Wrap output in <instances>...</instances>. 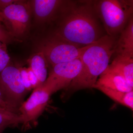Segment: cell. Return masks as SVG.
<instances>
[{
    "instance_id": "16",
    "label": "cell",
    "mask_w": 133,
    "mask_h": 133,
    "mask_svg": "<svg viewBox=\"0 0 133 133\" xmlns=\"http://www.w3.org/2000/svg\"><path fill=\"white\" fill-rule=\"evenodd\" d=\"M7 49V45L5 44L0 48V73L8 65L10 61Z\"/></svg>"
},
{
    "instance_id": "6",
    "label": "cell",
    "mask_w": 133,
    "mask_h": 133,
    "mask_svg": "<svg viewBox=\"0 0 133 133\" xmlns=\"http://www.w3.org/2000/svg\"><path fill=\"white\" fill-rule=\"evenodd\" d=\"M0 91L9 104L19 109L28 91L22 81L19 68L9 64L0 73Z\"/></svg>"
},
{
    "instance_id": "24",
    "label": "cell",
    "mask_w": 133,
    "mask_h": 133,
    "mask_svg": "<svg viewBox=\"0 0 133 133\" xmlns=\"http://www.w3.org/2000/svg\"><path fill=\"white\" fill-rule=\"evenodd\" d=\"M3 43H2L1 42H0V48H1V47L2 46V45H3Z\"/></svg>"
},
{
    "instance_id": "15",
    "label": "cell",
    "mask_w": 133,
    "mask_h": 133,
    "mask_svg": "<svg viewBox=\"0 0 133 133\" xmlns=\"http://www.w3.org/2000/svg\"><path fill=\"white\" fill-rule=\"evenodd\" d=\"M20 124H22V120L19 115L10 112H0V127L5 129Z\"/></svg>"
},
{
    "instance_id": "21",
    "label": "cell",
    "mask_w": 133,
    "mask_h": 133,
    "mask_svg": "<svg viewBox=\"0 0 133 133\" xmlns=\"http://www.w3.org/2000/svg\"><path fill=\"white\" fill-rule=\"evenodd\" d=\"M17 0H0V10L5 9L14 3Z\"/></svg>"
},
{
    "instance_id": "13",
    "label": "cell",
    "mask_w": 133,
    "mask_h": 133,
    "mask_svg": "<svg viewBox=\"0 0 133 133\" xmlns=\"http://www.w3.org/2000/svg\"><path fill=\"white\" fill-rule=\"evenodd\" d=\"M28 62L38 79V87H42L48 76V63L44 55L38 51L32 55Z\"/></svg>"
},
{
    "instance_id": "12",
    "label": "cell",
    "mask_w": 133,
    "mask_h": 133,
    "mask_svg": "<svg viewBox=\"0 0 133 133\" xmlns=\"http://www.w3.org/2000/svg\"><path fill=\"white\" fill-rule=\"evenodd\" d=\"M108 66L119 73L133 87V58L116 55Z\"/></svg>"
},
{
    "instance_id": "10",
    "label": "cell",
    "mask_w": 133,
    "mask_h": 133,
    "mask_svg": "<svg viewBox=\"0 0 133 133\" xmlns=\"http://www.w3.org/2000/svg\"><path fill=\"white\" fill-rule=\"evenodd\" d=\"M94 85L100 86L112 90L123 92L133 90V87L119 73L108 66L101 74Z\"/></svg>"
},
{
    "instance_id": "2",
    "label": "cell",
    "mask_w": 133,
    "mask_h": 133,
    "mask_svg": "<svg viewBox=\"0 0 133 133\" xmlns=\"http://www.w3.org/2000/svg\"><path fill=\"white\" fill-rule=\"evenodd\" d=\"M118 38L106 35L89 45L80 57L81 71L65 88L66 90L75 91L92 88L98 78L109 65L115 52Z\"/></svg>"
},
{
    "instance_id": "18",
    "label": "cell",
    "mask_w": 133,
    "mask_h": 133,
    "mask_svg": "<svg viewBox=\"0 0 133 133\" xmlns=\"http://www.w3.org/2000/svg\"><path fill=\"white\" fill-rule=\"evenodd\" d=\"M21 74L22 81L24 87L28 91L31 90L32 89L31 83L29 79L27 69L26 68H19Z\"/></svg>"
},
{
    "instance_id": "3",
    "label": "cell",
    "mask_w": 133,
    "mask_h": 133,
    "mask_svg": "<svg viewBox=\"0 0 133 133\" xmlns=\"http://www.w3.org/2000/svg\"><path fill=\"white\" fill-rule=\"evenodd\" d=\"M95 11L107 35L118 37L133 15L132 0H94Z\"/></svg>"
},
{
    "instance_id": "8",
    "label": "cell",
    "mask_w": 133,
    "mask_h": 133,
    "mask_svg": "<svg viewBox=\"0 0 133 133\" xmlns=\"http://www.w3.org/2000/svg\"><path fill=\"white\" fill-rule=\"evenodd\" d=\"M50 94L43 87L34 89L29 97L23 102L19 110L22 124L24 128L30 127L42 114L48 101Z\"/></svg>"
},
{
    "instance_id": "9",
    "label": "cell",
    "mask_w": 133,
    "mask_h": 133,
    "mask_svg": "<svg viewBox=\"0 0 133 133\" xmlns=\"http://www.w3.org/2000/svg\"><path fill=\"white\" fill-rule=\"evenodd\" d=\"M30 2L36 21L42 23L52 22L64 1L34 0Z\"/></svg>"
},
{
    "instance_id": "20",
    "label": "cell",
    "mask_w": 133,
    "mask_h": 133,
    "mask_svg": "<svg viewBox=\"0 0 133 133\" xmlns=\"http://www.w3.org/2000/svg\"><path fill=\"white\" fill-rule=\"evenodd\" d=\"M32 89H35L38 87V81L37 77L30 67L27 69Z\"/></svg>"
},
{
    "instance_id": "22",
    "label": "cell",
    "mask_w": 133,
    "mask_h": 133,
    "mask_svg": "<svg viewBox=\"0 0 133 133\" xmlns=\"http://www.w3.org/2000/svg\"><path fill=\"white\" fill-rule=\"evenodd\" d=\"M8 111H6V109H4V108H2L1 107H0V112H6ZM9 112V111H8Z\"/></svg>"
},
{
    "instance_id": "5",
    "label": "cell",
    "mask_w": 133,
    "mask_h": 133,
    "mask_svg": "<svg viewBox=\"0 0 133 133\" xmlns=\"http://www.w3.org/2000/svg\"><path fill=\"white\" fill-rule=\"evenodd\" d=\"M31 12L30 1L17 0L14 4L0 10V23L3 24L12 37L19 40L28 30Z\"/></svg>"
},
{
    "instance_id": "23",
    "label": "cell",
    "mask_w": 133,
    "mask_h": 133,
    "mask_svg": "<svg viewBox=\"0 0 133 133\" xmlns=\"http://www.w3.org/2000/svg\"><path fill=\"white\" fill-rule=\"evenodd\" d=\"M5 129L2 128L0 127V133H2V131H3V129Z\"/></svg>"
},
{
    "instance_id": "14",
    "label": "cell",
    "mask_w": 133,
    "mask_h": 133,
    "mask_svg": "<svg viewBox=\"0 0 133 133\" xmlns=\"http://www.w3.org/2000/svg\"><path fill=\"white\" fill-rule=\"evenodd\" d=\"M92 88L99 90L114 101L133 111V90L129 92H123L97 85L94 86Z\"/></svg>"
},
{
    "instance_id": "25",
    "label": "cell",
    "mask_w": 133,
    "mask_h": 133,
    "mask_svg": "<svg viewBox=\"0 0 133 133\" xmlns=\"http://www.w3.org/2000/svg\"><path fill=\"white\" fill-rule=\"evenodd\" d=\"M0 24H1V23H0Z\"/></svg>"
},
{
    "instance_id": "19",
    "label": "cell",
    "mask_w": 133,
    "mask_h": 133,
    "mask_svg": "<svg viewBox=\"0 0 133 133\" xmlns=\"http://www.w3.org/2000/svg\"><path fill=\"white\" fill-rule=\"evenodd\" d=\"M0 107L6 109L8 111L20 115L19 109H16L9 104L3 98L1 91H0Z\"/></svg>"
},
{
    "instance_id": "11",
    "label": "cell",
    "mask_w": 133,
    "mask_h": 133,
    "mask_svg": "<svg viewBox=\"0 0 133 133\" xmlns=\"http://www.w3.org/2000/svg\"><path fill=\"white\" fill-rule=\"evenodd\" d=\"M114 54L133 58V17L120 34L116 42Z\"/></svg>"
},
{
    "instance_id": "4",
    "label": "cell",
    "mask_w": 133,
    "mask_h": 133,
    "mask_svg": "<svg viewBox=\"0 0 133 133\" xmlns=\"http://www.w3.org/2000/svg\"><path fill=\"white\" fill-rule=\"evenodd\" d=\"M90 45L81 47L52 33L39 44L38 50L42 52L48 64L52 67L79 58Z\"/></svg>"
},
{
    "instance_id": "17",
    "label": "cell",
    "mask_w": 133,
    "mask_h": 133,
    "mask_svg": "<svg viewBox=\"0 0 133 133\" xmlns=\"http://www.w3.org/2000/svg\"><path fill=\"white\" fill-rule=\"evenodd\" d=\"M18 41H19V40L12 37L4 26L0 24V42H1L7 45Z\"/></svg>"
},
{
    "instance_id": "7",
    "label": "cell",
    "mask_w": 133,
    "mask_h": 133,
    "mask_svg": "<svg viewBox=\"0 0 133 133\" xmlns=\"http://www.w3.org/2000/svg\"><path fill=\"white\" fill-rule=\"evenodd\" d=\"M80 58L70 62L56 65L52 67L42 87L51 95L66 88L81 71Z\"/></svg>"
},
{
    "instance_id": "1",
    "label": "cell",
    "mask_w": 133,
    "mask_h": 133,
    "mask_svg": "<svg viewBox=\"0 0 133 133\" xmlns=\"http://www.w3.org/2000/svg\"><path fill=\"white\" fill-rule=\"evenodd\" d=\"M52 22L55 25L52 33L82 47L107 35L94 0L64 1Z\"/></svg>"
}]
</instances>
